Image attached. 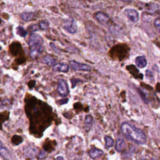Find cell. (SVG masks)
<instances>
[{"mask_svg":"<svg viewBox=\"0 0 160 160\" xmlns=\"http://www.w3.org/2000/svg\"><path fill=\"white\" fill-rule=\"evenodd\" d=\"M121 130L127 138L137 144H143L146 142L147 138L145 133L139 128L129 122H123L121 126Z\"/></svg>","mask_w":160,"mask_h":160,"instance_id":"6da1fadb","label":"cell"},{"mask_svg":"<svg viewBox=\"0 0 160 160\" xmlns=\"http://www.w3.org/2000/svg\"><path fill=\"white\" fill-rule=\"evenodd\" d=\"M29 48V55L31 58H38L42 52L43 48V39L42 37L36 33H31L29 38L28 42Z\"/></svg>","mask_w":160,"mask_h":160,"instance_id":"7a4b0ae2","label":"cell"},{"mask_svg":"<svg viewBox=\"0 0 160 160\" xmlns=\"http://www.w3.org/2000/svg\"><path fill=\"white\" fill-rule=\"evenodd\" d=\"M57 91L58 94L62 97H66L69 94V88L67 82L63 79H59L58 81Z\"/></svg>","mask_w":160,"mask_h":160,"instance_id":"3957f363","label":"cell"},{"mask_svg":"<svg viewBox=\"0 0 160 160\" xmlns=\"http://www.w3.org/2000/svg\"><path fill=\"white\" fill-rule=\"evenodd\" d=\"M63 28L70 34H75L78 30L77 24L75 21L72 18L66 20L64 22Z\"/></svg>","mask_w":160,"mask_h":160,"instance_id":"277c9868","label":"cell"},{"mask_svg":"<svg viewBox=\"0 0 160 160\" xmlns=\"http://www.w3.org/2000/svg\"><path fill=\"white\" fill-rule=\"evenodd\" d=\"M70 66L73 70L75 71H90L91 70V68L89 65L84 64V63H80L79 62L75 61H69Z\"/></svg>","mask_w":160,"mask_h":160,"instance_id":"5b68a950","label":"cell"},{"mask_svg":"<svg viewBox=\"0 0 160 160\" xmlns=\"http://www.w3.org/2000/svg\"><path fill=\"white\" fill-rule=\"evenodd\" d=\"M124 13L125 16L132 22H137L139 20V14L138 11L134 9H126Z\"/></svg>","mask_w":160,"mask_h":160,"instance_id":"8992f818","label":"cell"},{"mask_svg":"<svg viewBox=\"0 0 160 160\" xmlns=\"http://www.w3.org/2000/svg\"><path fill=\"white\" fill-rule=\"evenodd\" d=\"M94 17L96 20L103 25H106L110 21L109 16L103 12H98L94 14Z\"/></svg>","mask_w":160,"mask_h":160,"instance_id":"52a82bcc","label":"cell"},{"mask_svg":"<svg viewBox=\"0 0 160 160\" xmlns=\"http://www.w3.org/2000/svg\"><path fill=\"white\" fill-rule=\"evenodd\" d=\"M69 69V66L66 63H56L53 67L52 70L55 72H67Z\"/></svg>","mask_w":160,"mask_h":160,"instance_id":"ba28073f","label":"cell"},{"mask_svg":"<svg viewBox=\"0 0 160 160\" xmlns=\"http://www.w3.org/2000/svg\"><path fill=\"white\" fill-rule=\"evenodd\" d=\"M88 154L92 159H96V158L102 156L104 154V152L99 149H98L96 148H92L88 151Z\"/></svg>","mask_w":160,"mask_h":160,"instance_id":"9c48e42d","label":"cell"},{"mask_svg":"<svg viewBox=\"0 0 160 160\" xmlns=\"http://www.w3.org/2000/svg\"><path fill=\"white\" fill-rule=\"evenodd\" d=\"M35 13L33 12H22L20 14V17L22 20L26 22H28L34 19Z\"/></svg>","mask_w":160,"mask_h":160,"instance_id":"30bf717a","label":"cell"},{"mask_svg":"<svg viewBox=\"0 0 160 160\" xmlns=\"http://www.w3.org/2000/svg\"><path fill=\"white\" fill-rule=\"evenodd\" d=\"M0 156L6 160H10L11 159L10 152L6 147L3 146V145L0 147Z\"/></svg>","mask_w":160,"mask_h":160,"instance_id":"8fae6325","label":"cell"},{"mask_svg":"<svg viewBox=\"0 0 160 160\" xmlns=\"http://www.w3.org/2000/svg\"><path fill=\"white\" fill-rule=\"evenodd\" d=\"M42 61L46 64H47L49 66H54L56 64V59L53 56H52L51 55L48 54V55H46L45 56L43 57Z\"/></svg>","mask_w":160,"mask_h":160,"instance_id":"7c38bea8","label":"cell"},{"mask_svg":"<svg viewBox=\"0 0 160 160\" xmlns=\"http://www.w3.org/2000/svg\"><path fill=\"white\" fill-rule=\"evenodd\" d=\"M126 147L125 141L122 138H118L116 140L115 149L118 152H121L124 150Z\"/></svg>","mask_w":160,"mask_h":160,"instance_id":"4fadbf2b","label":"cell"},{"mask_svg":"<svg viewBox=\"0 0 160 160\" xmlns=\"http://www.w3.org/2000/svg\"><path fill=\"white\" fill-rule=\"evenodd\" d=\"M136 66L139 68H143L147 65V61L143 56H138L135 59Z\"/></svg>","mask_w":160,"mask_h":160,"instance_id":"5bb4252c","label":"cell"},{"mask_svg":"<svg viewBox=\"0 0 160 160\" xmlns=\"http://www.w3.org/2000/svg\"><path fill=\"white\" fill-rule=\"evenodd\" d=\"M84 124L86 131H89L91 129L92 125V117L91 115H87L86 116Z\"/></svg>","mask_w":160,"mask_h":160,"instance_id":"9a60e30c","label":"cell"},{"mask_svg":"<svg viewBox=\"0 0 160 160\" xmlns=\"http://www.w3.org/2000/svg\"><path fill=\"white\" fill-rule=\"evenodd\" d=\"M104 140H105V144H106V148H111L114 145V140L111 137L108 136H106L104 137Z\"/></svg>","mask_w":160,"mask_h":160,"instance_id":"2e32d148","label":"cell"},{"mask_svg":"<svg viewBox=\"0 0 160 160\" xmlns=\"http://www.w3.org/2000/svg\"><path fill=\"white\" fill-rule=\"evenodd\" d=\"M39 28L42 30H46L49 28V22L46 20H42L39 22Z\"/></svg>","mask_w":160,"mask_h":160,"instance_id":"e0dca14e","label":"cell"},{"mask_svg":"<svg viewBox=\"0 0 160 160\" xmlns=\"http://www.w3.org/2000/svg\"><path fill=\"white\" fill-rule=\"evenodd\" d=\"M16 31H17V33L22 37H25L27 34V32L22 26H18L16 29Z\"/></svg>","mask_w":160,"mask_h":160,"instance_id":"ac0fdd59","label":"cell"},{"mask_svg":"<svg viewBox=\"0 0 160 160\" xmlns=\"http://www.w3.org/2000/svg\"><path fill=\"white\" fill-rule=\"evenodd\" d=\"M154 26L158 34L160 35V18H156L154 20Z\"/></svg>","mask_w":160,"mask_h":160,"instance_id":"d6986e66","label":"cell"},{"mask_svg":"<svg viewBox=\"0 0 160 160\" xmlns=\"http://www.w3.org/2000/svg\"><path fill=\"white\" fill-rule=\"evenodd\" d=\"M29 29L32 33H33V32H35L36 31H38L39 29V26H38L37 24H32L29 27Z\"/></svg>","mask_w":160,"mask_h":160,"instance_id":"ffe728a7","label":"cell"},{"mask_svg":"<svg viewBox=\"0 0 160 160\" xmlns=\"http://www.w3.org/2000/svg\"><path fill=\"white\" fill-rule=\"evenodd\" d=\"M146 76H147L148 78H153V76H152V72H151V71H150L149 70H147V71H146Z\"/></svg>","mask_w":160,"mask_h":160,"instance_id":"44dd1931","label":"cell"},{"mask_svg":"<svg viewBox=\"0 0 160 160\" xmlns=\"http://www.w3.org/2000/svg\"><path fill=\"white\" fill-rule=\"evenodd\" d=\"M57 160H64V158H63L62 157H61V156H58V157L57 158Z\"/></svg>","mask_w":160,"mask_h":160,"instance_id":"7402d4cb","label":"cell"},{"mask_svg":"<svg viewBox=\"0 0 160 160\" xmlns=\"http://www.w3.org/2000/svg\"><path fill=\"white\" fill-rule=\"evenodd\" d=\"M74 160H83L82 159H81V158H75Z\"/></svg>","mask_w":160,"mask_h":160,"instance_id":"603a6c76","label":"cell"},{"mask_svg":"<svg viewBox=\"0 0 160 160\" xmlns=\"http://www.w3.org/2000/svg\"><path fill=\"white\" fill-rule=\"evenodd\" d=\"M2 145H3V144H2V142H1V141H0V147H1V146H2Z\"/></svg>","mask_w":160,"mask_h":160,"instance_id":"cb8c5ba5","label":"cell"},{"mask_svg":"<svg viewBox=\"0 0 160 160\" xmlns=\"http://www.w3.org/2000/svg\"><path fill=\"white\" fill-rule=\"evenodd\" d=\"M2 50V47L0 46V51H1Z\"/></svg>","mask_w":160,"mask_h":160,"instance_id":"d4e9b609","label":"cell"}]
</instances>
